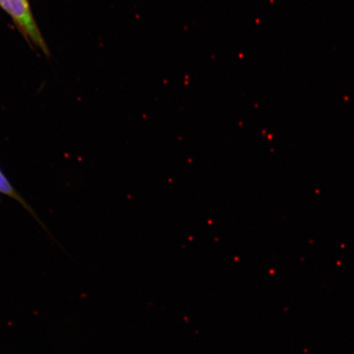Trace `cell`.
<instances>
[{
	"label": "cell",
	"mask_w": 354,
	"mask_h": 354,
	"mask_svg": "<svg viewBox=\"0 0 354 354\" xmlns=\"http://www.w3.org/2000/svg\"><path fill=\"white\" fill-rule=\"evenodd\" d=\"M0 7L10 16L30 43L48 55V48L35 21L28 0H0Z\"/></svg>",
	"instance_id": "1"
},
{
	"label": "cell",
	"mask_w": 354,
	"mask_h": 354,
	"mask_svg": "<svg viewBox=\"0 0 354 354\" xmlns=\"http://www.w3.org/2000/svg\"><path fill=\"white\" fill-rule=\"evenodd\" d=\"M0 194L12 199H15V201L20 203L26 211L33 216V218L37 220V223H39L44 229L46 230V225H44L41 219H39L37 212H35L32 207L30 206L29 203L25 201V198L21 196V194L17 192V190L13 187L11 181L8 180V176L3 174L1 167H0Z\"/></svg>",
	"instance_id": "2"
}]
</instances>
